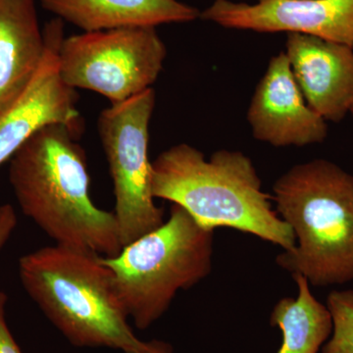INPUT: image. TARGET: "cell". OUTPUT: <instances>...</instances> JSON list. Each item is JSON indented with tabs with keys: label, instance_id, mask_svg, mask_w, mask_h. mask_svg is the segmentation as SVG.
Masks as SVG:
<instances>
[{
	"label": "cell",
	"instance_id": "8",
	"mask_svg": "<svg viewBox=\"0 0 353 353\" xmlns=\"http://www.w3.org/2000/svg\"><path fill=\"white\" fill-rule=\"evenodd\" d=\"M43 36L46 52L39 69L24 90L0 112V166L44 127L65 124L78 129L81 115L75 90L64 82L59 72L63 21L51 20Z\"/></svg>",
	"mask_w": 353,
	"mask_h": 353
},
{
	"label": "cell",
	"instance_id": "3",
	"mask_svg": "<svg viewBox=\"0 0 353 353\" xmlns=\"http://www.w3.org/2000/svg\"><path fill=\"white\" fill-rule=\"evenodd\" d=\"M276 211L296 236L279 267L314 287L353 282V175L315 159L294 167L273 185Z\"/></svg>",
	"mask_w": 353,
	"mask_h": 353
},
{
	"label": "cell",
	"instance_id": "2",
	"mask_svg": "<svg viewBox=\"0 0 353 353\" xmlns=\"http://www.w3.org/2000/svg\"><path fill=\"white\" fill-rule=\"evenodd\" d=\"M154 199L182 206L205 229L231 228L290 250L296 236L262 190L252 159L221 150L206 159L194 146L180 143L152 163Z\"/></svg>",
	"mask_w": 353,
	"mask_h": 353
},
{
	"label": "cell",
	"instance_id": "14",
	"mask_svg": "<svg viewBox=\"0 0 353 353\" xmlns=\"http://www.w3.org/2000/svg\"><path fill=\"white\" fill-rule=\"evenodd\" d=\"M296 297L281 299L272 310V326L278 327L283 341L277 353H319L333 332L328 307L320 303L303 276H292Z\"/></svg>",
	"mask_w": 353,
	"mask_h": 353
},
{
	"label": "cell",
	"instance_id": "9",
	"mask_svg": "<svg viewBox=\"0 0 353 353\" xmlns=\"http://www.w3.org/2000/svg\"><path fill=\"white\" fill-rule=\"evenodd\" d=\"M201 18L226 29L296 32L353 50V0H214Z\"/></svg>",
	"mask_w": 353,
	"mask_h": 353
},
{
	"label": "cell",
	"instance_id": "19",
	"mask_svg": "<svg viewBox=\"0 0 353 353\" xmlns=\"http://www.w3.org/2000/svg\"><path fill=\"white\" fill-rule=\"evenodd\" d=\"M350 113L352 114V115H353V103H352V108H350Z\"/></svg>",
	"mask_w": 353,
	"mask_h": 353
},
{
	"label": "cell",
	"instance_id": "1",
	"mask_svg": "<svg viewBox=\"0 0 353 353\" xmlns=\"http://www.w3.org/2000/svg\"><path fill=\"white\" fill-rule=\"evenodd\" d=\"M76 132L65 124L39 130L11 158L9 182L22 212L55 245L116 256L123 248L117 220L90 199Z\"/></svg>",
	"mask_w": 353,
	"mask_h": 353
},
{
	"label": "cell",
	"instance_id": "16",
	"mask_svg": "<svg viewBox=\"0 0 353 353\" xmlns=\"http://www.w3.org/2000/svg\"><path fill=\"white\" fill-rule=\"evenodd\" d=\"M7 296L0 290V353H23L14 340L6 319Z\"/></svg>",
	"mask_w": 353,
	"mask_h": 353
},
{
	"label": "cell",
	"instance_id": "6",
	"mask_svg": "<svg viewBox=\"0 0 353 353\" xmlns=\"http://www.w3.org/2000/svg\"><path fill=\"white\" fill-rule=\"evenodd\" d=\"M155 108L152 88L127 101L111 104L99 118V134L113 182L123 248L163 225V209L152 190L148 157L150 125Z\"/></svg>",
	"mask_w": 353,
	"mask_h": 353
},
{
	"label": "cell",
	"instance_id": "11",
	"mask_svg": "<svg viewBox=\"0 0 353 353\" xmlns=\"http://www.w3.org/2000/svg\"><path fill=\"white\" fill-rule=\"evenodd\" d=\"M285 53L308 105L327 122H341L353 103L352 48L290 32Z\"/></svg>",
	"mask_w": 353,
	"mask_h": 353
},
{
	"label": "cell",
	"instance_id": "7",
	"mask_svg": "<svg viewBox=\"0 0 353 353\" xmlns=\"http://www.w3.org/2000/svg\"><path fill=\"white\" fill-rule=\"evenodd\" d=\"M166 57L155 27L83 32L64 38L58 53L60 75L69 87L97 92L111 104L152 88Z\"/></svg>",
	"mask_w": 353,
	"mask_h": 353
},
{
	"label": "cell",
	"instance_id": "10",
	"mask_svg": "<svg viewBox=\"0 0 353 353\" xmlns=\"http://www.w3.org/2000/svg\"><path fill=\"white\" fill-rule=\"evenodd\" d=\"M253 137L276 148L321 143L327 121L316 113L297 85L285 51L271 58L248 111Z\"/></svg>",
	"mask_w": 353,
	"mask_h": 353
},
{
	"label": "cell",
	"instance_id": "15",
	"mask_svg": "<svg viewBox=\"0 0 353 353\" xmlns=\"http://www.w3.org/2000/svg\"><path fill=\"white\" fill-rule=\"evenodd\" d=\"M333 332L321 353H353V290H333L327 299Z\"/></svg>",
	"mask_w": 353,
	"mask_h": 353
},
{
	"label": "cell",
	"instance_id": "17",
	"mask_svg": "<svg viewBox=\"0 0 353 353\" xmlns=\"http://www.w3.org/2000/svg\"><path fill=\"white\" fill-rule=\"evenodd\" d=\"M17 226V214L10 204L0 206V250L10 239Z\"/></svg>",
	"mask_w": 353,
	"mask_h": 353
},
{
	"label": "cell",
	"instance_id": "5",
	"mask_svg": "<svg viewBox=\"0 0 353 353\" xmlns=\"http://www.w3.org/2000/svg\"><path fill=\"white\" fill-rule=\"evenodd\" d=\"M214 231L197 224L182 206L172 203L163 225L102 261L129 319L150 328L170 308L180 290H189L212 271Z\"/></svg>",
	"mask_w": 353,
	"mask_h": 353
},
{
	"label": "cell",
	"instance_id": "12",
	"mask_svg": "<svg viewBox=\"0 0 353 353\" xmlns=\"http://www.w3.org/2000/svg\"><path fill=\"white\" fill-rule=\"evenodd\" d=\"M44 9L83 32L127 27H155L201 18L179 0H41Z\"/></svg>",
	"mask_w": 353,
	"mask_h": 353
},
{
	"label": "cell",
	"instance_id": "13",
	"mask_svg": "<svg viewBox=\"0 0 353 353\" xmlns=\"http://www.w3.org/2000/svg\"><path fill=\"white\" fill-rule=\"evenodd\" d=\"M44 52L34 0H0V112L27 87Z\"/></svg>",
	"mask_w": 353,
	"mask_h": 353
},
{
	"label": "cell",
	"instance_id": "18",
	"mask_svg": "<svg viewBox=\"0 0 353 353\" xmlns=\"http://www.w3.org/2000/svg\"><path fill=\"white\" fill-rule=\"evenodd\" d=\"M125 353H174V348L170 343L163 341H141L138 347Z\"/></svg>",
	"mask_w": 353,
	"mask_h": 353
},
{
	"label": "cell",
	"instance_id": "4",
	"mask_svg": "<svg viewBox=\"0 0 353 353\" xmlns=\"http://www.w3.org/2000/svg\"><path fill=\"white\" fill-rule=\"evenodd\" d=\"M19 276L27 294L75 347L125 353L141 343L101 255L54 243L21 257Z\"/></svg>",
	"mask_w": 353,
	"mask_h": 353
}]
</instances>
